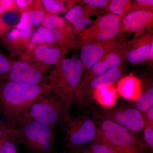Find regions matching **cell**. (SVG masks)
Listing matches in <instances>:
<instances>
[{
	"instance_id": "obj_5",
	"label": "cell",
	"mask_w": 153,
	"mask_h": 153,
	"mask_svg": "<svg viewBox=\"0 0 153 153\" xmlns=\"http://www.w3.org/2000/svg\"><path fill=\"white\" fill-rule=\"evenodd\" d=\"M70 115L63 101L51 92L40 95L35 100L23 122L33 121L55 128Z\"/></svg>"
},
{
	"instance_id": "obj_39",
	"label": "cell",
	"mask_w": 153,
	"mask_h": 153,
	"mask_svg": "<svg viewBox=\"0 0 153 153\" xmlns=\"http://www.w3.org/2000/svg\"><path fill=\"white\" fill-rule=\"evenodd\" d=\"M153 42L152 43V44H151V47L150 49V57L149 59V60H150L151 62H152V61H153Z\"/></svg>"
},
{
	"instance_id": "obj_13",
	"label": "cell",
	"mask_w": 153,
	"mask_h": 153,
	"mask_svg": "<svg viewBox=\"0 0 153 153\" xmlns=\"http://www.w3.org/2000/svg\"><path fill=\"white\" fill-rule=\"evenodd\" d=\"M124 36L87 44L80 49V60L83 66V75L105 55L117 49L127 41Z\"/></svg>"
},
{
	"instance_id": "obj_11",
	"label": "cell",
	"mask_w": 153,
	"mask_h": 153,
	"mask_svg": "<svg viewBox=\"0 0 153 153\" xmlns=\"http://www.w3.org/2000/svg\"><path fill=\"white\" fill-rule=\"evenodd\" d=\"M42 26L52 34L56 44L66 54L74 49L77 35L73 26L58 15L46 14Z\"/></svg>"
},
{
	"instance_id": "obj_40",
	"label": "cell",
	"mask_w": 153,
	"mask_h": 153,
	"mask_svg": "<svg viewBox=\"0 0 153 153\" xmlns=\"http://www.w3.org/2000/svg\"><path fill=\"white\" fill-rule=\"evenodd\" d=\"M1 144H0V146H1Z\"/></svg>"
},
{
	"instance_id": "obj_7",
	"label": "cell",
	"mask_w": 153,
	"mask_h": 153,
	"mask_svg": "<svg viewBox=\"0 0 153 153\" xmlns=\"http://www.w3.org/2000/svg\"><path fill=\"white\" fill-rule=\"evenodd\" d=\"M121 19L118 16L112 13L97 17L77 36L74 49H80L87 44L107 41L118 36L120 33Z\"/></svg>"
},
{
	"instance_id": "obj_31",
	"label": "cell",
	"mask_w": 153,
	"mask_h": 153,
	"mask_svg": "<svg viewBox=\"0 0 153 153\" xmlns=\"http://www.w3.org/2000/svg\"><path fill=\"white\" fill-rule=\"evenodd\" d=\"M153 0H136L131 4V11L134 10L153 11Z\"/></svg>"
},
{
	"instance_id": "obj_9",
	"label": "cell",
	"mask_w": 153,
	"mask_h": 153,
	"mask_svg": "<svg viewBox=\"0 0 153 153\" xmlns=\"http://www.w3.org/2000/svg\"><path fill=\"white\" fill-rule=\"evenodd\" d=\"M50 66L44 63L22 60H13L8 74L0 76V80L39 84L46 83Z\"/></svg>"
},
{
	"instance_id": "obj_8",
	"label": "cell",
	"mask_w": 153,
	"mask_h": 153,
	"mask_svg": "<svg viewBox=\"0 0 153 153\" xmlns=\"http://www.w3.org/2000/svg\"><path fill=\"white\" fill-rule=\"evenodd\" d=\"M93 112L95 118L111 121L133 132L140 131L145 127L143 114L134 107L125 105L110 108L100 106Z\"/></svg>"
},
{
	"instance_id": "obj_10",
	"label": "cell",
	"mask_w": 153,
	"mask_h": 153,
	"mask_svg": "<svg viewBox=\"0 0 153 153\" xmlns=\"http://www.w3.org/2000/svg\"><path fill=\"white\" fill-rule=\"evenodd\" d=\"M123 70L121 67L110 69L92 79L79 88L73 100V103L79 108L89 106L93 102L94 92L97 89L113 85L122 77Z\"/></svg>"
},
{
	"instance_id": "obj_18",
	"label": "cell",
	"mask_w": 153,
	"mask_h": 153,
	"mask_svg": "<svg viewBox=\"0 0 153 153\" xmlns=\"http://www.w3.org/2000/svg\"><path fill=\"white\" fill-rule=\"evenodd\" d=\"M118 94L123 98L135 101L142 93L141 81L135 76L130 74L117 82L116 88Z\"/></svg>"
},
{
	"instance_id": "obj_28",
	"label": "cell",
	"mask_w": 153,
	"mask_h": 153,
	"mask_svg": "<svg viewBox=\"0 0 153 153\" xmlns=\"http://www.w3.org/2000/svg\"><path fill=\"white\" fill-rule=\"evenodd\" d=\"M21 13L18 10L10 11L1 16L3 22L12 27H16L19 23Z\"/></svg>"
},
{
	"instance_id": "obj_14",
	"label": "cell",
	"mask_w": 153,
	"mask_h": 153,
	"mask_svg": "<svg viewBox=\"0 0 153 153\" xmlns=\"http://www.w3.org/2000/svg\"><path fill=\"white\" fill-rule=\"evenodd\" d=\"M66 52L56 44H30L18 56L19 60L55 66L66 57Z\"/></svg>"
},
{
	"instance_id": "obj_38",
	"label": "cell",
	"mask_w": 153,
	"mask_h": 153,
	"mask_svg": "<svg viewBox=\"0 0 153 153\" xmlns=\"http://www.w3.org/2000/svg\"><path fill=\"white\" fill-rule=\"evenodd\" d=\"M65 153H83V152H82V148H80V149H74L68 150V152Z\"/></svg>"
},
{
	"instance_id": "obj_29",
	"label": "cell",
	"mask_w": 153,
	"mask_h": 153,
	"mask_svg": "<svg viewBox=\"0 0 153 153\" xmlns=\"http://www.w3.org/2000/svg\"><path fill=\"white\" fill-rule=\"evenodd\" d=\"M17 10L22 13L26 11L36 9V1L33 0H15L14 1Z\"/></svg>"
},
{
	"instance_id": "obj_33",
	"label": "cell",
	"mask_w": 153,
	"mask_h": 153,
	"mask_svg": "<svg viewBox=\"0 0 153 153\" xmlns=\"http://www.w3.org/2000/svg\"><path fill=\"white\" fill-rule=\"evenodd\" d=\"M143 137L145 144L153 152V124H147L145 126Z\"/></svg>"
},
{
	"instance_id": "obj_36",
	"label": "cell",
	"mask_w": 153,
	"mask_h": 153,
	"mask_svg": "<svg viewBox=\"0 0 153 153\" xmlns=\"http://www.w3.org/2000/svg\"><path fill=\"white\" fill-rule=\"evenodd\" d=\"M14 27L9 26L7 25L2 19L1 16H0V43L1 42L3 36L7 32Z\"/></svg>"
},
{
	"instance_id": "obj_21",
	"label": "cell",
	"mask_w": 153,
	"mask_h": 153,
	"mask_svg": "<svg viewBox=\"0 0 153 153\" xmlns=\"http://www.w3.org/2000/svg\"><path fill=\"white\" fill-rule=\"evenodd\" d=\"M117 95L116 88L112 85L96 90L94 92L92 99L100 105V106L110 108L116 104Z\"/></svg>"
},
{
	"instance_id": "obj_24",
	"label": "cell",
	"mask_w": 153,
	"mask_h": 153,
	"mask_svg": "<svg viewBox=\"0 0 153 153\" xmlns=\"http://www.w3.org/2000/svg\"><path fill=\"white\" fill-rule=\"evenodd\" d=\"M131 1L129 0H111L106 8L111 13L118 16L122 19L126 13L131 11Z\"/></svg>"
},
{
	"instance_id": "obj_17",
	"label": "cell",
	"mask_w": 153,
	"mask_h": 153,
	"mask_svg": "<svg viewBox=\"0 0 153 153\" xmlns=\"http://www.w3.org/2000/svg\"><path fill=\"white\" fill-rule=\"evenodd\" d=\"M99 9L82 4H75L66 12L65 19L73 26L77 36L94 22L91 16H99Z\"/></svg>"
},
{
	"instance_id": "obj_2",
	"label": "cell",
	"mask_w": 153,
	"mask_h": 153,
	"mask_svg": "<svg viewBox=\"0 0 153 153\" xmlns=\"http://www.w3.org/2000/svg\"><path fill=\"white\" fill-rule=\"evenodd\" d=\"M83 75V66L78 57L66 58L49 69L45 82L51 91L63 101L67 112L79 89Z\"/></svg>"
},
{
	"instance_id": "obj_6",
	"label": "cell",
	"mask_w": 153,
	"mask_h": 153,
	"mask_svg": "<svg viewBox=\"0 0 153 153\" xmlns=\"http://www.w3.org/2000/svg\"><path fill=\"white\" fill-rule=\"evenodd\" d=\"M60 126L63 135V146L67 149H80L95 140L97 124L87 115H70Z\"/></svg>"
},
{
	"instance_id": "obj_26",
	"label": "cell",
	"mask_w": 153,
	"mask_h": 153,
	"mask_svg": "<svg viewBox=\"0 0 153 153\" xmlns=\"http://www.w3.org/2000/svg\"><path fill=\"white\" fill-rule=\"evenodd\" d=\"M83 153H120L105 144L94 141L82 148Z\"/></svg>"
},
{
	"instance_id": "obj_41",
	"label": "cell",
	"mask_w": 153,
	"mask_h": 153,
	"mask_svg": "<svg viewBox=\"0 0 153 153\" xmlns=\"http://www.w3.org/2000/svg\"></svg>"
},
{
	"instance_id": "obj_35",
	"label": "cell",
	"mask_w": 153,
	"mask_h": 153,
	"mask_svg": "<svg viewBox=\"0 0 153 153\" xmlns=\"http://www.w3.org/2000/svg\"><path fill=\"white\" fill-rule=\"evenodd\" d=\"M109 1L108 0H83L79 1V2L93 7L100 9L106 8Z\"/></svg>"
},
{
	"instance_id": "obj_25",
	"label": "cell",
	"mask_w": 153,
	"mask_h": 153,
	"mask_svg": "<svg viewBox=\"0 0 153 153\" xmlns=\"http://www.w3.org/2000/svg\"><path fill=\"white\" fill-rule=\"evenodd\" d=\"M31 44L33 45H36L56 43L49 30L41 26L38 27L33 34L31 40Z\"/></svg>"
},
{
	"instance_id": "obj_30",
	"label": "cell",
	"mask_w": 153,
	"mask_h": 153,
	"mask_svg": "<svg viewBox=\"0 0 153 153\" xmlns=\"http://www.w3.org/2000/svg\"><path fill=\"white\" fill-rule=\"evenodd\" d=\"M13 60L4 53L0 52V76L9 73Z\"/></svg>"
},
{
	"instance_id": "obj_15",
	"label": "cell",
	"mask_w": 153,
	"mask_h": 153,
	"mask_svg": "<svg viewBox=\"0 0 153 153\" xmlns=\"http://www.w3.org/2000/svg\"><path fill=\"white\" fill-rule=\"evenodd\" d=\"M153 21V11L146 10L130 11L121 20L120 33L135 32V37H137L144 33L146 29L152 30Z\"/></svg>"
},
{
	"instance_id": "obj_16",
	"label": "cell",
	"mask_w": 153,
	"mask_h": 153,
	"mask_svg": "<svg viewBox=\"0 0 153 153\" xmlns=\"http://www.w3.org/2000/svg\"><path fill=\"white\" fill-rule=\"evenodd\" d=\"M36 30L34 28L21 30L14 27L4 35L1 43L10 52L11 57L19 56L31 44Z\"/></svg>"
},
{
	"instance_id": "obj_1",
	"label": "cell",
	"mask_w": 153,
	"mask_h": 153,
	"mask_svg": "<svg viewBox=\"0 0 153 153\" xmlns=\"http://www.w3.org/2000/svg\"><path fill=\"white\" fill-rule=\"evenodd\" d=\"M52 92L48 84L0 80V116L15 129L22 124L35 100Z\"/></svg>"
},
{
	"instance_id": "obj_12",
	"label": "cell",
	"mask_w": 153,
	"mask_h": 153,
	"mask_svg": "<svg viewBox=\"0 0 153 153\" xmlns=\"http://www.w3.org/2000/svg\"><path fill=\"white\" fill-rule=\"evenodd\" d=\"M132 42V40H128L120 47L106 54L96 63L83 75L79 89L98 75L110 69L120 66L124 62L128 53L131 49Z\"/></svg>"
},
{
	"instance_id": "obj_32",
	"label": "cell",
	"mask_w": 153,
	"mask_h": 153,
	"mask_svg": "<svg viewBox=\"0 0 153 153\" xmlns=\"http://www.w3.org/2000/svg\"><path fill=\"white\" fill-rule=\"evenodd\" d=\"M18 144L16 139L6 141L0 146V153H18Z\"/></svg>"
},
{
	"instance_id": "obj_27",
	"label": "cell",
	"mask_w": 153,
	"mask_h": 153,
	"mask_svg": "<svg viewBox=\"0 0 153 153\" xmlns=\"http://www.w3.org/2000/svg\"><path fill=\"white\" fill-rule=\"evenodd\" d=\"M14 129L5 122L0 120V144L9 140L16 139Z\"/></svg>"
},
{
	"instance_id": "obj_19",
	"label": "cell",
	"mask_w": 153,
	"mask_h": 153,
	"mask_svg": "<svg viewBox=\"0 0 153 153\" xmlns=\"http://www.w3.org/2000/svg\"><path fill=\"white\" fill-rule=\"evenodd\" d=\"M77 2L76 1H37L36 8L42 10L46 14L58 15V14L66 13Z\"/></svg>"
},
{
	"instance_id": "obj_23",
	"label": "cell",
	"mask_w": 153,
	"mask_h": 153,
	"mask_svg": "<svg viewBox=\"0 0 153 153\" xmlns=\"http://www.w3.org/2000/svg\"><path fill=\"white\" fill-rule=\"evenodd\" d=\"M153 107V86L142 92L135 101L134 107L142 113L146 112Z\"/></svg>"
},
{
	"instance_id": "obj_3",
	"label": "cell",
	"mask_w": 153,
	"mask_h": 153,
	"mask_svg": "<svg viewBox=\"0 0 153 153\" xmlns=\"http://www.w3.org/2000/svg\"><path fill=\"white\" fill-rule=\"evenodd\" d=\"M94 141L105 144L120 153H143L147 145L133 132L114 122L100 120Z\"/></svg>"
},
{
	"instance_id": "obj_4",
	"label": "cell",
	"mask_w": 153,
	"mask_h": 153,
	"mask_svg": "<svg viewBox=\"0 0 153 153\" xmlns=\"http://www.w3.org/2000/svg\"><path fill=\"white\" fill-rule=\"evenodd\" d=\"M19 143L30 153H54L55 135L54 128L27 121L14 129Z\"/></svg>"
},
{
	"instance_id": "obj_34",
	"label": "cell",
	"mask_w": 153,
	"mask_h": 153,
	"mask_svg": "<svg viewBox=\"0 0 153 153\" xmlns=\"http://www.w3.org/2000/svg\"><path fill=\"white\" fill-rule=\"evenodd\" d=\"M14 10H17L14 1L0 0V16Z\"/></svg>"
},
{
	"instance_id": "obj_22",
	"label": "cell",
	"mask_w": 153,
	"mask_h": 153,
	"mask_svg": "<svg viewBox=\"0 0 153 153\" xmlns=\"http://www.w3.org/2000/svg\"><path fill=\"white\" fill-rule=\"evenodd\" d=\"M151 44H146L131 49L127 55L126 59L132 64H139L146 61L149 59Z\"/></svg>"
},
{
	"instance_id": "obj_37",
	"label": "cell",
	"mask_w": 153,
	"mask_h": 153,
	"mask_svg": "<svg viewBox=\"0 0 153 153\" xmlns=\"http://www.w3.org/2000/svg\"><path fill=\"white\" fill-rule=\"evenodd\" d=\"M145 125L147 124H153V107L150 109L143 114Z\"/></svg>"
},
{
	"instance_id": "obj_20",
	"label": "cell",
	"mask_w": 153,
	"mask_h": 153,
	"mask_svg": "<svg viewBox=\"0 0 153 153\" xmlns=\"http://www.w3.org/2000/svg\"><path fill=\"white\" fill-rule=\"evenodd\" d=\"M46 14L40 9H35L23 12L21 13L19 23L16 27L27 30L34 28L42 24Z\"/></svg>"
}]
</instances>
